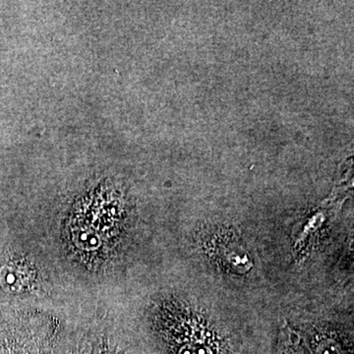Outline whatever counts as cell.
<instances>
[{
	"instance_id": "1",
	"label": "cell",
	"mask_w": 354,
	"mask_h": 354,
	"mask_svg": "<svg viewBox=\"0 0 354 354\" xmlns=\"http://www.w3.org/2000/svg\"><path fill=\"white\" fill-rule=\"evenodd\" d=\"M215 252L222 262L236 273L244 274L252 268L250 255L246 248L235 236L220 237L215 242Z\"/></svg>"
},
{
	"instance_id": "2",
	"label": "cell",
	"mask_w": 354,
	"mask_h": 354,
	"mask_svg": "<svg viewBox=\"0 0 354 354\" xmlns=\"http://www.w3.org/2000/svg\"><path fill=\"white\" fill-rule=\"evenodd\" d=\"M25 270L18 266L10 265L2 269L0 273V281L1 285L6 290L18 292L22 290L25 285V281L27 280V274H25Z\"/></svg>"
},
{
	"instance_id": "3",
	"label": "cell",
	"mask_w": 354,
	"mask_h": 354,
	"mask_svg": "<svg viewBox=\"0 0 354 354\" xmlns=\"http://www.w3.org/2000/svg\"><path fill=\"white\" fill-rule=\"evenodd\" d=\"M279 349L281 354H304L298 338L287 326L281 327Z\"/></svg>"
},
{
	"instance_id": "4",
	"label": "cell",
	"mask_w": 354,
	"mask_h": 354,
	"mask_svg": "<svg viewBox=\"0 0 354 354\" xmlns=\"http://www.w3.org/2000/svg\"><path fill=\"white\" fill-rule=\"evenodd\" d=\"M320 354H340L339 349L335 344H327L322 346L321 349H318V353Z\"/></svg>"
}]
</instances>
